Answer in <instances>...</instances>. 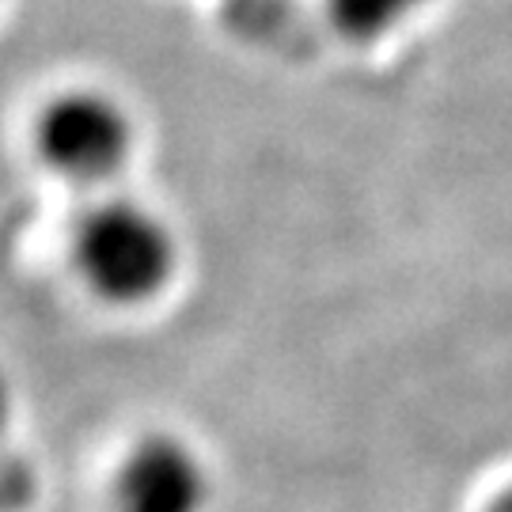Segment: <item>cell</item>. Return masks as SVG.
Masks as SVG:
<instances>
[{
  "label": "cell",
  "instance_id": "1",
  "mask_svg": "<svg viewBox=\"0 0 512 512\" xmlns=\"http://www.w3.org/2000/svg\"><path fill=\"white\" fill-rule=\"evenodd\" d=\"M73 262L84 285L107 304H145L175 277V236L145 205L114 198L76 224Z\"/></svg>",
  "mask_w": 512,
  "mask_h": 512
},
{
  "label": "cell",
  "instance_id": "2",
  "mask_svg": "<svg viewBox=\"0 0 512 512\" xmlns=\"http://www.w3.org/2000/svg\"><path fill=\"white\" fill-rule=\"evenodd\" d=\"M35 145L46 167L61 179L95 186L126 167L133 152V122L107 95L69 92L42 110Z\"/></svg>",
  "mask_w": 512,
  "mask_h": 512
},
{
  "label": "cell",
  "instance_id": "3",
  "mask_svg": "<svg viewBox=\"0 0 512 512\" xmlns=\"http://www.w3.org/2000/svg\"><path fill=\"white\" fill-rule=\"evenodd\" d=\"M118 512H202L209 501L205 463L183 440H141L118 471Z\"/></svg>",
  "mask_w": 512,
  "mask_h": 512
},
{
  "label": "cell",
  "instance_id": "4",
  "mask_svg": "<svg viewBox=\"0 0 512 512\" xmlns=\"http://www.w3.org/2000/svg\"><path fill=\"white\" fill-rule=\"evenodd\" d=\"M429 0H330V23L349 42H380L414 19Z\"/></svg>",
  "mask_w": 512,
  "mask_h": 512
},
{
  "label": "cell",
  "instance_id": "5",
  "mask_svg": "<svg viewBox=\"0 0 512 512\" xmlns=\"http://www.w3.org/2000/svg\"><path fill=\"white\" fill-rule=\"evenodd\" d=\"M35 497V471L0 448V512H23Z\"/></svg>",
  "mask_w": 512,
  "mask_h": 512
},
{
  "label": "cell",
  "instance_id": "6",
  "mask_svg": "<svg viewBox=\"0 0 512 512\" xmlns=\"http://www.w3.org/2000/svg\"><path fill=\"white\" fill-rule=\"evenodd\" d=\"M8 421H12V391H8V384H4V376H0V437H4Z\"/></svg>",
  "mask_w": 512,
  "mask_h": 512
},
{
  "label": "cell",
  "instance_id": "7",
  "mask_svg": "<svg viewBox=\"0 0 512 512\" xmlns=\"http://www.w3.org/2000/svg\"><path fill=\"white\" fill-rule=\"evenodd\" d=\"M490 512H512V490H505V494L497 497L494 509H490Z\"/></svg>",
  "mask_w": 512,
  "mask_h": 512
}]
</instances>
